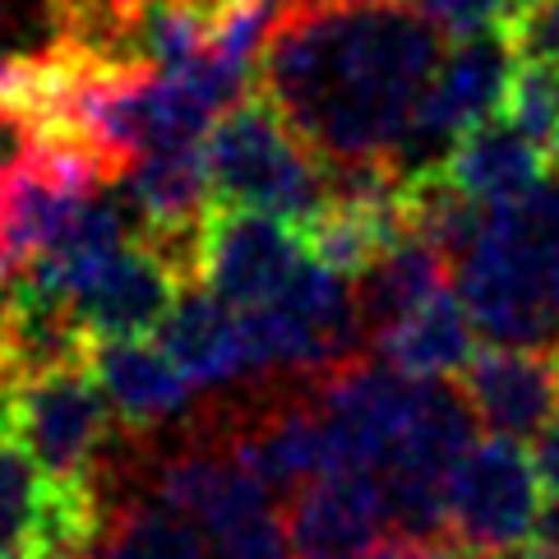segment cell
Listing matches in <instances>:
<instances>
[{"label":"cell","mask_w":559,"mask_h":559,"mask_svg":"<svg viewBox=\"0 0 559 559\" xmlns=\"http://www.w3.org/2000/svg\"><path fill=\"white\" fill-rule=\"evenodd\" d=\"M157 347L171 356L190 384H227V379L246 374V333H241V310L227 306L213 292H186L153 333Z\"/></svg>","instance_id":"9a60e30c"},{"label":"cell","mask_w":559,"mask_h":559,"mask_svg":"<svg viewBox=\"0 0 559 559\" xmlns=\"http://www.w3.org/2000/svg\"><path fill=\"white\" fill-rule=\"evenodd\" d=\"M536 467H542V481L559 495V416L546 426V435L536 439Z\"/></svg>","instance_id":"44dd1931"},{"label":"cell","mask_w":559,"mask_h":559,"mask_svg":"<svg viewBox=\"0 0 559 559\" xmlns=\"http://www.w3.org/2000/svg\"><path fill=\"white\" fill-rule=\"evenodd\" d=\"M513 70H518V51L504 24L453 37V47L439 61L421 107L412 116L403 148L393 157L397 171L444 167V157L467 130L504 116Z\"/></svg>","instance_id":"8992f818"},{"label":"cell","mask_w":559,"mask_h":559,"mask_svg":"<svg viewBox=\"0 0 559 559\" xmlns=\"http://www.w3.org/2000/svg\"><path fill=\"white\" fill-rule=\"evenodd\" d=\"M301 5H319V0H301Z\"/></svg>","instance_id":"484cf974"},{"label":"cell","mask_w":559,"mask_h":559,"mask_svg":"<svg viewBox=\"0 0 559 559\" xmlns=\"http://www.w3.org/2000/svg\"><path fill=\"white\" fill-rule=\"evenodd\" d=\"M439 546H444V542H439ZM439 546H430V542H412V536H389V542L384 546H379L370 559H444V550H439Z\"/></svg>","instance_id":"7402d4cb"},{"label":"cell","mask_w":559,"mask_h":559,"mask_svg":"<svg viewBox=\"0 0 559 559\" xmlns=\"http://www.w3.org/2000/svg\"><path fill=\"white\" fill-rule=\"evenodd\" d=\"M472 329L476 324L463 306V296L444 287L426 296L416 310L397 314L393 324L379 329L370 337V352L412 379H449V374H463V366L476 356Z\"/></svg>","instance_id":"5bb4252c"},{"label":"cell","mask_w":559,"mask_h":559,"mask_svg":"<svg viewBox=\"0 0 559 559\" xmlns=\"http://www.w3.org/2000/svg\"><path fill=\"white\" fill-rule=\"evenodd\" d=\"M310 384L329 435V472L384 476L397 449L421 426L435 379H412L374 352H356Z\"/></svg>","instance_id":"5b68a950"},{"label":"cell","mask_w":559,"mask_h":559,"mask_svg":"<svg viewBox=\"0 0 559 559\" xmlns=\"http://www.w3.org/2000/svg\"><path fill=\"white\" fill-rule=\"evenodd\" d=\"M532 546L542 550L546 559H559V495L550 504H542V518H536V532H532Z\"/></svg>","instance_id":"603a6c76"},{"label":"cell","mask_w":559,"mask_h":559,"mask_svg":"<svg viewBox=\"0 0 559 559\" xmlns=\"http://www.w3.org/2000/svg\"><path fill=\"white\" fill-rule=\"evenodd\" d=\"M190 287L186 277L176 273L163 254H157L148 241H130L116 250V259L93 277V283L74 296V319L79 329L97 343L107 337H144L157 333L163 319L171 314V306L181 301Z\"/></svg>","instance_id":"8fae6325"},{"label":"cell","mask_w":559,"mask_h":559,"mask_svg":"<svg viewBox=\"0 0 559 559\" xmlns=\"http://www.w3.org/2000/svg\"><path fill=\"white\" fill-rule=\"evenodd\" d=\"M116 407L107 403L103 384L93 374V361L56 366L43 374H28L0 407V435L24 444L37 467L51 481L66 486H107L116 495ZM121 499V495H116Z\"/></svg>","instance_id":"277c9868"},{"label":"cell","mask_w":559,"mask_h":559,"mask_svg":"<svg viewBox=\"0 0 559 559\" xmlns=\"http://www.w3.org/2000/svg\"><path fill=\"white\" fill-rule=\"evenodd\" d=\"M532 5H536V0H504V24H509V19H518L523 10H532Z\"/></svg>","instance_id":"cb8c5ba5"},{"label":"cell","mask_w":559,"mask_h":559,"mask_svg":"<svg viewBox=\"0 0 559 559\" xmlns=\"http://www.w3.org/2000/svg\"><path fill=\"white\" fill-rule=\"evenodd\" d=\"M292 559H370L393 536L384 486L366 472H324L283 509Z\"/></svg>","instance_id":"9c48e42d"},{"label":"cell","mask_w":559,"mask_h":559,"mask_svg":"<svg viewBox=\"0 0 559 559\" xmlns=\"http://www.w3.org/2000/svg\"><path fill=\"white\" fill-rule=\"evenodd\" d=\"M453 273H457V264L435 241H426V236H407L403 246H393L361 283H356L366 337H374L384 324H393L397 314L416 310L426 296L453 287Z\"/></svg>","instance_id":"e0dca14e"},{"label":"cell","mask_w":559,"mask_h":559,"mask_svg":"<svg viewBox=\"0 0 559 559\" xmlns=\"http://www.w3.org/2000/svg\"><path fill=\"white\" fill-rule=\"evenodd\" d=\"M426 19H435L449 37H467L504 24V0H412Z\"/></svg>","instance_id":"ffe728a7"},{"label":"cell","mask_w":559,"mask_h":559,"mask_svg":"<svg viewBox=\"0 0 559 559\" xmlns=\"http://www.w3.org/2000/svg\"><path fill=\"white\" fill-rule=\"evenodd\" d=\"M486 435L542 439L559 416V352L536 347H481L457 374Z\"/></svg>","instance_id":"30bf717a"},{"label":"cell","mask_w":559,"mask_h":559,"mask_svg":"<svg viewBox=\"0 0 559 559\" xmlns=\"http://www.w3.org/2000/svg\"><path fill=\"white\" fill-rule=\"evenodd\" d=\"M444 37L412 0H287L254 88L324 167L393 163L444 61Z\"/></svg>","instance_id":"6da1fadb"},{"label":"cell","mask_w":559,"mask_h":559,"mask_svg":"<svg viewBox=\"0 0 559 559\" xmlns=\"http://www.w3.org/2000/svg\"><path fill=\"white\" fill-rule=\"evenodd\" d=\"M204 157L217 204L264 209L301 227L329 199V167L259 88L217 116Z\"/></svg>","instance_id":"3957f363"},{"label":"cell","mask_w":559,"mask_h":559,"mask_svg":"<svg viewBox=\"0 0 559 559\" xmlns=\"http://www.w3.org/2000/svg\"><path fill=\"white\" fill-rule=\"evenodd\" d=\"M301 227L264 209L209 204L199 231V287L236 310H254L283 292L306 264Z\"/></svg>","instance_id":"ba28073f"},{"label":"cell","mask_w":559,"mask_h":559,"mask_svg":"<svg viewBox=\"0 0 559 559\" xmlns=\"http://www.w3.org/2000/svg\"><path fill=\"white\" fill-rule=\"evenodd\" d=\"M504 28L523 61H542V66L559 70V0H536L532 10L509 19Z\"/></svg>","instance_id":"d6986e66"},{"label":"cell","mask_w":559,"mask_h":559,"mask_svg":"<svg viewBox=\"0 0 559 559\" xmlns=\"http://www.w3.org/2000/svg\"><path fill=\"white\" fill-rule=\"evenodd\" d=\"M504 116L513 126H523L536 144L550 153V163L559 167V70H550L542 61H523V56H518Z\"/></svg>","instance_id":"ac0fdd59"},{"label":"cell","mask_w":559,"mask_h":559,"mask_svg":"<svg viewBox=\"0 0 559 559\" xmlns=\"http://www.w3.org/2000/svg\"><path fill=\"white\" fill-rule=\"evenodd\" d=\"M213 546L190 513L157 495H121L84 559H209Z\"/></svg>","instance_id":"2e32d148"},{"label":"cell","mask_w":559,"mask_h":559,"mask_svg":"<svg viewBox=\"0 0 559 559\" xmlns=\"http://www.w3.org/2000/svg\"><path fill=\"white\" fill-rule=\"evenodd\" d=\"M93 374L116 407V421L130 435H148L163 421H176L194 393L190 379L171 366V356L163 347H148L144 337L93 343Z\"/></svg>","instance_id":"4fadbf2b"},{"label":"cell","mask_w":559,"mask_h":559,"mask_svg":"<svg viewBox=\"0 0 559 559\" xmlns=\"http://www.w3.org/2000/svg\"><path fill=\"white\" fill-rule=\"evenodd\" d=\"M499 559H546V555L536 550V546H523V550H513V555H499Z\"/></svg>","instance_id":"d4e9b609"},{"label":"cell","mask_w":559,"mask_h":559,"mask_svg":"<svg viewBox=\"0 0 559 559\" xmlns=\"http://www.w3.org/2000/svg\"><path fill=\"white\" fill-rule=\"evenodd\" d=\"M550 171H555L550 153L523 126H513L509 116H495V121L467 130L444 157V176L476 209H499L513 204V199H527L532 190L550 181Z\"/></svg>","instance_id":"7c38bea8"},{"label":"cell","mask_w":559,"mask_h":559,"mask_svg":"<svg viewBox=\"0 0 559 559\" xmlns=\"http://www.w3.org/2000/svg\"><path fill=\"white\" fill-rule=\"evenodd\" d=\"M542 467L523 439L481 435L449 481V536L463 550L499 559L532 546L542 518Z\"/></svg>","instance_id":"52a82bcc"},{"label":"cell","mask_w":559,"mask_h":559,"mask_svg":"<svg viewBox=\"0 0 559 559\" xmlns=\"http://www.w3.org/2000/svg\"><path fill=\"white\" fill-rule=\"evenodd\" d=\"M457 296L490 347L559 352V181L486 209L457 259Z\"/></svg>","instance_id":"7a4b0ae2"}]
</instances>
